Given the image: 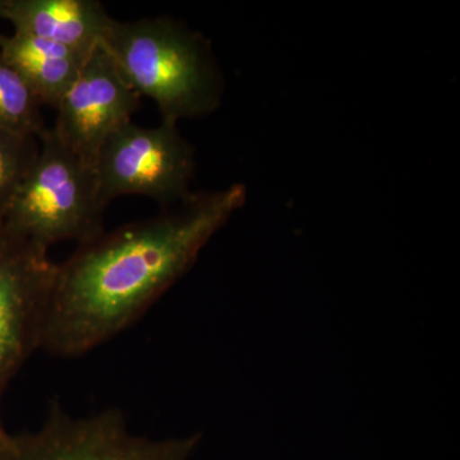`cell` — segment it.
<instances>
[{"label":"cell","instance_id":"obj_6","mask_svg":"<svg viewBox=\"0 0 460 460\" xmlns=\"http://www.w3.org/2000/svg\"><path fill=\"white\" fill-rule=\"evenodd\" d=\"M48 252L0 224V432L9 384L41 349L57 275Z\"/></svg>","mask_w":460,"mask_h":460},{"label":"cell","instance_id":"obj_4","mask_svg":"<svg viewBox=\"0 0 460 460\" xmlns=\"http://www.w3.org/2000/svg\"><path fill=\"white\" fill-rule=\"evenodd\" d=\"M100 201L105 206L120 196H145L163 208L192 195L195 150L178 124L162 120L145 127L129 122L100 147L93 163Z\"/></svg>","mask_w":460,"mask_h":460},{"label":"cell","instance_id":"obj_8","mask_svg":"<svg viewBox=\"0 0 460 460\" xmlns=\"http://www.w3.org/2000/svg\"><path fill=\"white\" fill-rule=\"evenodd\" d=\"M3 20L21 35L93 53L113 17L98 0H5Z\"/></svg>","mask_w":460,"mask_h":460},{"label":"cell","instance_id":"obj_11","mask_svg":"<svg viewBox=\"0 0 460 460\" xmlns=\"http://www.w3.org/2000/svg\"><path fill=\"white\" fill-rule=\"evenodd\" d=\"M40 153V138L0 129V224Z\"/></svg>","mask_w":460,"mask_h":460},{"label":"cell","instance_id":"obj_10","mask_svg":"<svg viewBox=\"0 0 460 460\" xmlns=\"http://www.w3.org/2000/svg\"><path fill=\"white\" fill-rule=\"evenodd\" d=\"M41 107L22 75L0 56V129L40 138L47 129Z\"/></svg>","mask_w":460,"mask_h":460},{"label":"cell","instance_id":"obj_12","mask_svg":"<svg viewBox=\"0 0 460 460\" xmlns=\"http://www.w3.org/2000/svg\"><path fill=\"white\" fill-rule=\"evenodd\" d=\"M4 3L5 0H0V20H3V17H4ZM0 36H2V33H0Z\"/></svg>","mask_w":460,"mask_h":460},{"label":"cell","instance_id":"obj_3","mask_svg":"<svg viewBox=\"0 0 460 460\" xmlns=\"http://www.w3.org/2000/svg\"><path fill=\"white\" fill-rule=\"evenodd\" d=\"M105 208L93 166L47 128L38 159L3 226L49 251L62 242L84 243L104 232Z\"/></svg>","mask_w":460,"mask_h":460},{"label":"cell","instance_id":"obj_9","mask_svg":"<svg viewBox=\"0 0 460 460\" xmlns=\"http://www.w3.org/2000/svg\"><path fill=\"white\" fill-rule=\"evenodd\" d=\"M0 56L22 75L41 105L56 109L91 53L13 32L0 36Z\"/></svg>","mask_w":460,"mask_h":460},{"label":"cell","instance_id":"obj_5","mask_svg":"<svg viewBox=\"0 0 460 460\" xmlns=\"http://www.w3.org/2000/svg\"><path fill=\"white\" fill-rule=\"evenodd\" d=\"M199 441L135 435L118 410L75 419L54 405L36 431L0 432V460H190Z\"/></svg>","mask_w":460,"mask_h":460},{"label":"cell","instance_id":"obj_7","mask_svg":"<svg viewBox=\"0 0 460 460\" xmlns=\"http://www.w3.org/2000/svg\"><path fill=\"white\" fill-rule=\"evenodd\" d=\"M140 105V96L100 45L58 104L53 131L69 150L93 166L102 144L132 122Z\"/></svg>","mask_w":460,"mask_h":460},{"label":"cell","instance_id":"obj_2","mask_svg":"<svg viewBox=\"0 0 460 460\" xmlns=\"http://www.w3.org/2000/svg\"><path fill=\"white\" fill-rule=\"evenodd\" d=\"M126 83L155 102L162 120L205 117L220 105L224 83L210 42L180 21H111L102 42Z\"/></svg>","mask_w":460,"mask_h":460},{"label":"cell","instance_id":"obj_1","mask_svg":"<svg viewBox=\"0 0 460 460\" xmlns=\"http://www.w3.org/2000/svg\"><path fill=\"white\" fill-rule=\"evenodd\" d=\"M246 198L239 183L193 192L155 217L78 244L57 263L41 349L77 358L129 328L190 270Z\"/></svg>","mask_w":460,"mask_h":460}]
</instances>
